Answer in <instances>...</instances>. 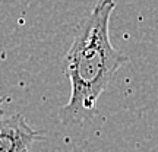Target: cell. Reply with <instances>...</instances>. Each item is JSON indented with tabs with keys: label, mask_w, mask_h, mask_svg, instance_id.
Returning a JSON list of instances; mask_svg holds the SVG:
<instances>
[{
	"label": "cell",
	"mask_w": 158,
	"mask_h": 152,
	"mask_svg": "<svg viewBox=\"0 0 158 152\" xmlns=\"http://www.w3.org/2000/svg\"><path fill=\"white\" fill-rule=\"evenodd\" d=\"M43 133L29 126L22 114L0 117V152H28Z\"/></svg>",
	"instance_id": "7a4b0ae2"
},
{
	"label": "cell",
	"mask_w": 158,
	"mask_h": 152,
	"mask_svg": "<svg viewBox=\"0 0 158 152\" xmlns=\"http://www.w3.org/2000/svg\"><path fill=\"white\" fill-rule=\"evenodd\" d=\"M3 102H5V98H3V97H0V105H2Z\"/></svg>",
	"instance_id": "3957f363"
},
{
	"label": "cell",
	"mask_w": 158,
	"mask_h": 152,
	"mask_svg": "<svg viewBox=\"0 0 158 152\" xmlns=\"http://www.w3.org/2000/svg\"><path fill=\"white\" fill-rule=\"evenodd\" d=\"M116 9L111 0L98 2L75 31L73 43L64 57V73L70 97L59 113L68 127L82 126L94 117L97 102L129 57L110 41V18Z\"/></svg>",
	"instance_id": "6da1fadb"
}]
</instances>
